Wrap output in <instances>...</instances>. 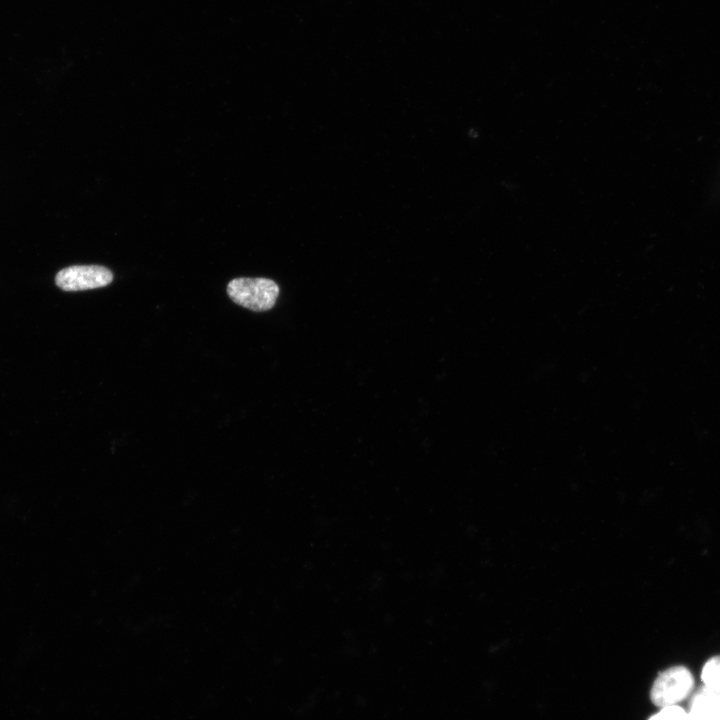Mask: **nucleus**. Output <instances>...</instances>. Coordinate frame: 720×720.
Returning a JSON list of instances; mask_svg holds the SVG:
<instances>
[{
	"mask_svg": "<svg viewBox=\"0 0 720 720\" xmlns=\"http://www.w3.org/2000/svg\"><path fill=\"white\" fill-rule=\"evenodd\" d=\"M694 685V677L687 667L672 666L658 674L650 690V699L659 708L678 705L691 694Z\"/></svg>",
	"mask_w": 720,
	"mask_h": 720,
	"instance_id": "2",
	"label": "nucleus"
},
{
	"mask_svg": "<svg viewBox=\"0 0 720 720\" xmlns=\"http://www.w3.org/2000/svg\"><path fill=\"white\" fill-rule=\"evenodd\" d=\"M687 712L689 720H720V693L702 686L693 694Z\"/></svg>",
	"mask_w": 720,
	"mask_h": 720,
	"instance_id": "4",
	"label": "nucleus"
},
{
	"mask_svg": "<svg viewBox=\"0 0 720 720\" xmlns=\"http://www.w3.org/2000/svg\"><path fill=\"white\" fill-rule=\"evenodd\" d=\"M703 686L720 693V655L711 657L701 671Z\"/></svg>",
	"mask_w": 720,
	"mask_h": 720,
	"instance_id": "5",
	"label": "nucleus"
},
{
	"mask_svg": "<svg viewBox=\"0 0 720 720\" xmlns=\"http://www.w3.org/2000/svg\"><path fill=\"white\" fill-rule=\"evenodd\" d=\"M112 272L98 265H73L60 270L55 277L56 285L64 291H83L109 285Z\"/></svg>",
	"mask_w": 720,
	"mask_h": 720,
	"instance_id": "3",
	"label": "nucleus"
},
{
	"mask_svg": "<svg viewBox=\"0 0 720 720\" xmlns=\"http://www.w3.org/2000/svg\"><path fill=\"white\" fill-rule=\"evenodd\" d=\"M227 294L242 307L253 311H267L276 303L279 286L267 278H235L228 283Z\"/></svg>",
	"mask_w": 720,
	"mask_h": 720,
	"instance_id": "1",
	"label": "nucleus"
},
{
	"mask_svg": "<svg viewBox=\"0 0 720 720\" xmlns=\"http://www.w3.org/2000/svg\"><path fill=\"white\" fill-rule=\"evenodd\" d=\"M648 720H689L688 712L679 705L660 708Z\"/></svg>",
	"mask_w": 720,
	"mask_h": 720,
	"instance_id": "6",
	"label": "nucleus"
}]
</instances>
